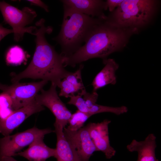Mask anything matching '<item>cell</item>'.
Instances as JSON below:
<instances>
[{
    "instance_id": "1",
    "label": "cell",
    "mask_w": 161,
    "mask_h": 161,
    "mask_svg": "<svg viewBox=\"0 0 161 161\" xmlns=\"http://www.w3.org/2000/svg\"><path fill=\"white\" fill-rule=\"evenodd\" d=\"M45 21L41 18L36 22V28L34 34L36 36V48L33 57L24 70L13 76V83L19 82L24 78L41 79L50 81L58 87L61 80L69 73L64 68L63 57L56 51L46 38L45 34L51 33L52 28L46 26Z\"/></svg>"
},
{
    "instance_id": "2",
    "label": "cell",
    "mask_w": 161,
    "mask_h": 161,
    "mask_svg": "<svg viewBox=\"0 0 161 161\" xmlns=\"http://www.w3.org/2000/svg\"><path fill=\"white\" fill-rule=\"evenodd\" d=\"M125 39L123 32L114 29L108 21L101 22L93 30L83 46L71 55L63 57L64 66L75 67L94 58L106 59L109 55L120 48Z\"/></svg>"
},
{
    "instance_id": "3",
    "label": "cell",
    "mask_w": 161,
    "mask_h": 161,
    "mask_svg": "<svg viewBox=\"0 0 161 161\" xmlns=\"http://www.w3.org/2000/svg\"><path fill=\"white\" fill-rule=\"evenodd\" d=\"M103 19L95 18L64 7L61 29L58 35L54 39L61 46V55L67 57L77 51Z\"/></svg>"
},
{
    "instance_id": "4",
    "label": "cell",
    "mask_w": 161,
    "mask_h": 161,
    "mask_svg": "<svg viewBox=\"0 0 161 161\" xmlns=\"http://www.w3.org/2000/svg\"><path fill=\"white\" fill-rule=\"evenodd\" d=\"M154 1L148 0H123L114 13L119 27L140 26L145 24L151 15Z\"/></svg>"
},
{
    "instance_id": "5",
    "label": "cell",
    "mask_w": 161,
    "mask_h": 161,
    "mask_svg": "<svg viewBox=\"0 0 161 161\" xmlns=\"http://www.w3.org/2000/svg\"><path fill=\"white\" fill-rule=\"evenodd\" d=\"M0 10L4 22L12 28L16 42L22 39L25 33L34 35L36 27L27 26L32 23L37 16L33 9L26 7L20 10L3 1H0Z\"/></svg>"
},
{
    "instance_id": "6",
    "label": "cell",
    "mask_w": 161,
    "mask_h": 161,
    "mask_svg": "<svg viewBox=\"0 0 161 161\" xmlns=\"http://www.w3.org/2000/svg\"><path fill=\"white\" fill-rule=\"evenodd\" d=\"M53 132L55 131L51 129H40L34 126L24 131L0 138V161H2L4 157L14 156L37 138L44 137L46 135Z\"/></svg>"
},
{
    "instance_id": "7",
    "label": "cell",
    "mask_w": 161,
    "mask_h": 161,
    "mask_svg": "<svg viewBox=\"0 0 161 161\" xmlns=\"http://www.w3.org/2000/svg\"><path fill=\"white\" fill-rule=\"evenodd\" d=\"M57 86L51 83L49 89L46 91L42 89L41 93L35 97V100L39 104L50 110L55 117L54 124L64 129L68 124L72 113L59 97Z\"/></svg>"
},
{
    "instance_id": "8",
    "label": "cell",
    "mask_w": 161,
    "mask_h": 161,
    "mask_svg": "<svg viewBox=\"0 0 161 161\" xmlns=\"http://www.w3.org/2000/svg\"><path fill=\"white\" fill-rule=\"evenodd\" d=\"M47 82L42 80L38 82L13 83L10 86L6 85L2 92L10 97L12 101L11 109L14 111L33 101L38 93Z\"/></svg>"
},
{
    "instance_id": "9",
    "label": "cell",
    "mask_w": 161,
    "mask_h": 161,
    "mask_svg": "<svg viewBox=\"0 0 161 161\" xmlns=\"http://www.w3.org/2000/svg\"><path fill=\"white\" fill-rule=\"evenodd\" d=\"M98 96L96 92L90 93L86 92L82 96L77 95L70 96L67 103L75 106L78 110L92 116L103 112H110L119 115L128 111L127 107L125 106L113 107L97 104Z\"/></svg>"
},
{
    "instance_id": "10",
    "label": "cell",
    "mask_w": 161,
    "mask_h": 161,
    "mask_svg": "<svg viewBox=\"0 0 161 161\" xmlns=\"http://www.w3.org/2000/svg\"><path fill=\"white\" fill-rule=\"evenodd\" d=\"M63 131L66 139L82 161H89L93 153L97 151L86 126L76 131H71L65 127Z\"/></svg>"
},
{
    "instance_id": "11",
    "label": "cell",
    "mask_w": 161,
    "mask_h": 161,
    "mask_svg": "<svg viewBox=\"0 0 161 161\" xmlns=\"http://www.w3.org/2000/svg\"><path fill=\"white\" fill-rule=\"evenodd\" d=\"M44 109V107L35 99L27 105L13 111L6 118H0V134L4 136L10 135L29 117Z\"/></svg>"
},
{
    "instance_id": "12",
    "label": "cell",
    "mask_w": 161,
    "mask_h": 161,
    "mask_svg": "<svg viewBox=\"0 0 161 161\" xmlns=\"http://www.w3.org/2000/svg\"><path fill=\"white\" fill-rule=\"evenodd\" d=\"M111 122L105 119L100 123H90L86 126L97 151L103 152L107 159L111 158L116 153L109 139V125Z\"/></svg>"
},
{
    "instance_id": "13",
    "label": "cell",
    "mask_w": 161,
    "mask_h": 161,
    "mask_svg": "<svg viewBox=\"0 0 161 161\" xmlns=\"http://www.w3.org/2000/svg\"><path fill=\"white\" fill-rule=\"evenodd\" d=\"M156 139L155 135L150 133L143 140H133L126 146V148L130 152H137V161H159L155 154Z\"/></svg>"
},
{
    "instance_id": "14",
    "label": "cell",
    "mask_w": 161,
    "mask_h": 161,
    "mask_svg": "<svg viewBox=\"0 0 161 161\" xmlns=\"http://www.w3.org/2000/svg\"><path fill=\"white\" fill-rule=\"evenodd\" d=\"M64 7L70 9L93 17L105 18L102 10L105 9V2L95 0H63Z\"/></svg>"
},
{
    "instance_id": "15",
    "label": "cell",
    "mask_w": 161,
    "mask_h": 161,
    "mask_svg": "<svg viewBox=\"0 0 161 161\" xmlns=\"http://www.w3.org/2000/svg\"><path fill=\"white\" fill-rule=\"evenodd\" d=\"M83 66V65H80L76 71L70 72L61 80L58 87L61 89L59 96L68 98L75 94L82 96L86 92L81 77Z\"/></svg>"
},
{
    "instance_id": "16",
    "label": "cell",
    "mask_w": 161,
    "mask_h": 161,
    "mask_svg": "<svg viewBox=\"0 0 161 161\" xmlns=\"http://www.w3.org/2000/svg\"><path fill=\"white\" fill-rule=\"evenodd\" d=\"M44 137L35 140L25 150L16 154L14 155L22 157L29 161H45L55 157V148L48 147L43 141Z\"/></svg>"
},
{
    "instance_id": "17",
    "label": "cell",
    "mask_w": 161,
    "mask_h": 161,
    "mask_svg": "<svg viewBox=\"0 0 161 161\" xmlns=\"http://www.w3.org/2000/svg\"><path fill=\"white\" fill-rule=\"evenodd\" d=\"M57 137L55 154L57 161H82L77 153L66 139L63 129L54 124Z\"/></svg>"
},
{
    "instance_id": "18",
    "label": "cell",
    "mask_w": 161,
    "mask_h": 161,
    "mask_svg": "<svg viewBox=\"0 0 161 161\" xmlns=\"http://www.w3.org/2000/svg\"><path fill=\"white\" fill-rule=\"evenodd\" d=\"M104 66L95 77L92 83L93 92L109 84L115 85L117 82L115 72L119 65L113 59L103 60Z\"/></svg>"
},
{
    "instance_id": "19",
    "label": "cell",
    "mask_w": 161,
    "mask_h": 161,
    "mask_svg": "<svg viewBox=\"0 0 161 161\" xmlns=\"http://www.w3.org/2000/svg\"><path fill=\"white\" fill-rule=\"evenodd\" d=\"M25 54L23 49L18 46H13L7 51L5 55L7 64L12 65L20 64L25 59Z\"/></svg>"
},
{
    "instance_id": "20",
    "label": "cell",
    "mask_w": 161,
    "mask_h": 161,
    "mask_svg": "<svg viewBox=\"0 0 161 161\" xmlns=\"http://www.w3.org/2000/svg\"><path fill=\"white\" fill-rule=\"evenodd\" d=\"M91 116L89 114L78 110L72 114L68 123L69 126L66 128L72 131H77L83 127L85 122Z\"/></svg>"
},
{
    "instance_id": "21",
    "label": "cell",
    "mask_w": 161,
    "mask_h": 161,
    "mask_svg": "<svg viewBox=\"0 0 161 161\" xmlns=\"http://www.w3.org/2000/svg\"><path fill=\"white\" fill-rule=\"evenodd\" d=\"M12 101L9 95L3 92L0 94V118H5L13 111L11 109Z\"/></svg>"
},
{
    "instance_id": "22",
    "label": "cell",
    "mask_w": 161,
    "mask_h": 161,
    "mask_svg": "<svg viewBox=\"0 0 161 161\" xmlns=\"http://www.w3.org/2000/svg\"><path fill=\"white\" fill-rule=\"evenodd\" d=\"M123 1L108 0L105 2V9L109 8L110 12H112L115 7L120 5Z\"/></svg>"
},
{
    "instance_id": "23",
    "label": "cell",
    "mask_w": 161,
    "mask_h": 161,
    "mask_svg": "<svg viewBox=\"0 0 161 161\" xmlns=\"http://www.w3.org/2000/svg\"><path fill=\"white\" fill-rule=\"evenodd\" d=\"M13 33V30L4 28L2 24H0V42L8 35Z\"/></svg>"
},
{
    "instance_id": "24",
    "label": "cell",
    "mask_w": 161,
    "mask_h": 161,
    "mask_svg": "<svg viewBox=\"0 0 161 161\" xmlns=\"http://www.w3.org/2000/svg\"><path fill=\"white\" fill-rule=\"evenodd\" d=\"M31 5L39 6L43 9L46 12L49 11L47 6L41 0H28Z\"/></svg>"
},
{
    "instance_id": "25",
    "label": "cell",
    "mask_w": 161,
    "mask_h": 161,
    "mask_svg": "<svg viewBox=\"0 0 161 161\" xmlns=\"http://www.w3.org/2000/svg\"><path fill=\"white\" fill-rule=\"evenodd\" d=\"M2 161H18L12 157H5L2 160Z\"/></svg>"
},
{
    "instance_id": "26",
    "label": "cell",
    "mask_w": 161,
    "mask_h": 161,
    "mask_svg": "<svg viewBox=\"0 0 161 161\" xmlns=\"http://www.w3.org/2000/svg\"><path fill=\"white\" fill-rule=\"evenodd\" d=\"M6 85L0 83V89L2 91L4 90Z\"/></svg>"
}]
</instances>
